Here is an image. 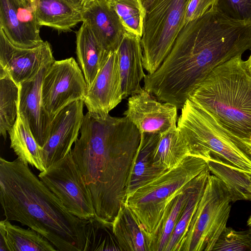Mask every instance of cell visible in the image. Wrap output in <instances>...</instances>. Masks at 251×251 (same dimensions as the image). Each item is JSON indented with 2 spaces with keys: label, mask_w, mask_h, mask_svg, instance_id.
I'll list each match as a JSON object with an SVG mask.
<instances>
[{
  "label": "cell",
  "mask_w": 251,
  "mask_h": 251,
  "mask_svg": "<svg viewBox=\"0 0 251 251\" xmlns=\"http://www.w3.org/2000/svg\"><path fill=\"white\" fill-rule=\"evenodd\" d=\"M80 132L70 153L91 193L96 216L113 223L126 204L141 132L125 116L100 117L88 112Z\"/></svg>",
  "instance_id": "6da1fadb"
},
{
  "label": "cell",
  "mask_w": 251,
  "mask_h": 251,
  "mask_svg": "<svg viewBox=\"0 0 251 251\" xmlns=\"http://www.w3.org/2000/svg\"><path fill=\"white\" fill-rule=\"evenodd\" d=\"M0 201L5 219L40 233L60 251H84L85 226L17 158H0Z\"/></svg>",
  "instance_id": "7a4b0ae2"
},
{
  "label": "cell",
  "mask_w": 251,
  "mask_h": 251,
  "mask_svg": "<svg viewBox=\"0 0 251 251\" xmlns=\"http://www.w3.org/2000/svg\"><path fill=\"white\" fill-rule=\"evenodd\" d=\"M241 57L216 67L188 99L224 128L251 142V77Z\"/></svg>",
  "instance_id": "3957f363"
},
{
  "label": "cell",
  "mask_w": 251,
  "mask_h": 251,
  "mask_svg": "<svg viewBox=\"0 0 251 251\" xmlns=\"http://www.w3.org/2000/svg\"><path fill=\"white\" fill-rule=\"evenodd\" d=\"M176 126L190 155L251 174V142L224 128L189 99L181 109Z\"/></svg>",
  "instance_id": "277c9868"
},
{
  "label": "cell",
  "mask_w": 251,
  "mask_h": 251,
  "mask_svg": "<svg viewBox=\"0 0 251 251\" xmlns=\"http://www.w3.org/2000/svg\"><path fill=\"white\" fill-rule=\"evenodd\" d=\"M207 166L206 160L189 155L174 167L127 196L126 205L146 236L149 251L169 203L187 183Z\"/></svg>",
  "instance_id": "5b68a950"
},
{
  "label": "cell",
  "mask_w": 251,
  "mask_h": 251,
  "mask_svg": "<svg viewBox=\"0 0 251 251\" xmlns=\"http://www.w3.org/2000/svg\"><path fill=\"white\" fill-rule=\"evenodd\" d=\"M189 0H151L146 7L141 45L144 69L153 74L170 52L182 28Z\"/></svg>",
  "instance_id": "8992f818"
},
{
  "label": "cell",
  "mask_w": 251,
  "mask_h": 251,
  "mask_svg": "<svg viewBox=\"0 0 251 251\" xmlns=\"http://www.w3.org/2000/svg\"><path fill=\"white\" fill-rule=\"evenodd\" d=\"M231 202L225 183L210 175L179 251H212L226 227Z\"/></svg>",
  "instance_id": "52a82bcc"
},
{
  "label": "cell",
  "mask_w": 251,
  "mask_h": 251,
  "mask_svg": "<svg viewBox=\"0 0 251 251\" xmlns=\"http://www.w3.org/2000/svg\"><path fill=\"white\" fill-rule=\"evenodd\" d=\"M38 177L71 214L82 220L96 216L91 193L70 152Z\"/></svg>",
  "instance_id": "ba28073f"
},
{
  "label": "cell",
  "mask_w": 251,
  "mask_h": 251,
  "mask_svg": "<svg viewBox=\"0 0 251 251\" xmlns=\"http://www.w3.org/2000/svg\"><path fill=\"white\" fill-rule=\"evenodd\" d=\"M88 87L81 69L73 57L54 61L41 87L42 104L50 117L76 100L84 99Z\"/></svg>",
  "instance_id": "9c48e42d"
},
{
  "label": "cell",
  "mask_w": 251,
  "mask_h": 251,
  "mask_svg": "<svg viewBox=\"0 0 251 251\" xmlns=\"http://www.w3.org/2000/svg\"><path fill=\"white\" fill-rule=\"evenodd\" d=\"M54 61L48 41L33 47H19L13 44L0 28V69L18 85L35 76L43 67Z\"/></svg>",
  "instance_id": "30bf717a"
},
{
  "label": "cell",
  "mask_w": 251,
  "mask_h": 251,
  "mask_svg": "<svg viewBox=\"0 0 251 251\" xmlns=\"http://www.w3.org/2000/svg\"><path fill=\"white\" fill-rule=\"evenodd\" d=\"M83 100H76L60 110L53 118L46 144L41 147L43 164L47 168L66 156L78 139L84 118Z\"/></svg>",
  "instance_id": "8fae6325"
},
{
  "label": "cell",
  "mask_w": 251,
  "mask_h": 251,
  "mask_svg": "<svg viewBox=\"0 0 251 251\" xmlns=\"http://www.w3.org/2000/svg\"><path fill=\"white\" fill-rule=\"evenodd\" d=\"M127 104L124 115L141 133L161 134L176 127V106L159 101L144 88L130 96Z\"/></svg>",
  "instance_id": "7c38bea8"
},
{
  "label": "cell",
  "mask_w": 251,
  "mask_h": 251,
  "mask_svg": "<svg viewBox=\"0 0 251 251\" xmlns=\"http://www.w3.org/2000/svg\"><path fill=\"white\" fill-rule=\"evenodd\" d=\"M123 99L118 55L116 50L111 51L88 88L83 102L88 112L105 117Z\"/></svg>",
  "instance_id": "4fadbf2b"
},
{
  "label": "cell",
  "mask_w": 251,
  "mask_h": 251,
  "mask_svg": "<svg viewBox=\"0 0 251 251\" xmlns=\"http://www.w3.org/2000/svg\"><path fill=\"white\" fill-rule=\"evenodd\" d=\"M34 7L21 0H0V28L14 45L31 48L42 44Z\"/></svg>",
  "instance_id": "5bb4252c"
},
{
  "label": "cell",
  "mask_w": 251,
  "mask_h": 251,
  "mask_svg": "<svg viewBox=\"0 0 251 251\" xmlns=\"http://www.w3.org/2000/svg\"><path fill=\"white\" fill-rule=\"evenodd\" d=\"M51 64L45 66L35 76L19 85L18 113L41 147L48 140L52 120L43 107L41 98L43 80Z\"/></svg>",
  "instance_id": "9a60e30c"
},
{
  "label": "cell",
  "mask_w": 251,
  "mask_h": 251,
  "mask_svg": "<svg viewBox=\"0 0 251 251\" xmlns=\"http://www.w3.org/2000/svg\"><path fill=\"white\" fill-rule=\"evenodd\" d=\"M83 22L89 26L104 50L116 51L125 31L108 0H96L81 9Z\"/></svg>",
  "instance_id": "2e32d148"
},
{
  "label": "cell",
  "mask_w": 251,
  "mask_h": 251,
  "mask_svg": "<svg viewBox=\"0 0 251 251\" xmlns=\"http://www.w3.org/2000/svg\"><path fill=\"white\" fill-rule=\"evenodd\" d=\"M124 99L141 91L144 72L141 38L125 32L116 50Z\"/></svg>",
  "instance_id": "e0dca14e"
},
{
  "label": "cell",
  "mask_w": 251,
  "mask_h": 251,
  "mask_svg": "<svg viewBox=\"0 0 251 251\" xmlns=\"http://www.w3.org/2000/svg\"><path fill=\"white\" fill-rule=\"evenodd\" d=\"M210 175V171L207 166L187 183L169 203L150 251H165L173 230L189 200L200 184L208 178Z\"/></svg>",
  "instance_id": "ac0fdd59"
},
{
  "label": "cell",
  "mask_w": 251,
  "mask_h": 251,
  "mask_svg": "<svg viewBox=\"0 0 251 251\" xmlns=\"http://www.w3.org/2000/svg\"><path fill=\"white\" fill-rule=\"evenodd\" d=\"M109 52L103 49L89 26L82 22L76 32V53L88 88L92 85Z\"/></svg>",
  "instance_id": "d6986e66"
},
{
  "label": "cell",
  "mask_w": 251,
  "mask_h": 251,
  "mask_svg": "<svg viewBox=\"0 0 251 251\" xmlns=\"http://www.w3.org/2000/svg\"><path fill=\"white\" fill-rule=\"evenodd\" d=\"M35 12L39 25L59 32H68L83 22L81 10L65 0H35Z\"/></svg>",
  "instance_id": "ffe728a7"
},
{
  "label": "cell",
  "mask_w": 251,
  "mask_h": 251,
  "mask_svg": "<svg viewBox=\"0 0 251 251\" xmlns=\"http://www.w3.org/2000/svg\"><path fill=\"white\" fill-rule=\"evenodd\" d=\"M159 136V133H141L140 143L130 171L127 196L166 172L153 164L152 152Z\"/></svg>",
  "instance_id": "44dd1931"
},
{
  "label": "cell",
  "mask_w": 251,
  "mask_h": 251,
  "mask_svg": "<svg viewBox=\"0 0 251 251\" xmlns=\"http://www.w3.org/2000/svg\"><path fill=\"white\" fill-rule=\"evenodd\" d=\"M189 155L187 146L176 126L160 134L152 152L153 164L166 171Z\"/></svg>",
  "instance_id": "7402d4cb"
},
{
  "label": "cell",
  "mask_w": 251,
  "mask_h": 251,
  "mask_svg": "<svg viewBox=\"0 0 251 251\" xmlns=\"http://www.w3.org/2000/svg\"><path fill=\"white\" fill-rule=\"evenodd\" d=\"M8 132L10 148L18 158L41 172L44 171L46 169L41 158V147L19 113L14 124Z\"/></svg>",
  "instance_id": "603a6c76"
},
{
  "label": "cell",
  "mask_w": 251,
  "mask_h": 251,
  "mask_svg": "<svg viewBox=\"0 0 251 251\" xmlns=\"http://www.w3.org/2000/svg\"><path fill=\"white\" fill-rule=\"evenodd\" d=\"M113 230L121 251H149L146 237L126 205L114 219Z\"/></svg>",
  "instance_id": "cb8c5ba5"
},
{
  "label": "cell",
  "mask_w": 251,
  "mask_h": 251,
  "mask_svg": "<svg viewBox=\"0 0 251 251\" xmlns=\"http://www.w3.org/2000/svg\"><path fill=\"white\" fill-rule=\"evenodd\" d=\"M19 93V85L0 69V134L4 139L17 117Z\"/></svg>",
  "instance_id": "d4e9b609"
},
{
  "label": "cell",
  "mask_w": 251,
  "mask_h": 251,
  "mask_svg": "<svg viewBox=\"0 0 251 251\" xmlns=\"http://www.w3.org/2000/svg\"><path fill=\"white\" fill-rule=\"evenodd\" d=\"M208 166L210 173L226 185L232 202L238 200L251 201V174L216 161H208Z\"/></svg>",
  "instance_id": "484cf974"
},
{
  "label": "cell",
  "mask_w": 251,
  "mask_h": 251,
  "mask_svg": "<svg viewBox=\"0 0 251 251\" xmlns=\"http://www.w3.org/2000/svg\"><path fill=\"white\" fill-rule=\"evenodd\" d=\"M9 251H55L54 246L35 230L25 229L4 220Z\"/></svg>",
  "instance_id": "4316f807"
},
{
  "label": "cell",
  "mask_w": 251,
  "mask_h": 251,
  "mask_svg": "<svg viewBox=\"0 0 251 251\" xmlns=\"http://www.w3.org/2000/svg\"><path fill=\"white\" fill-rule=\"evenodd\" d=\"M84 251H121L113 230V223L96 216L86 220Z\"/></svg>",
  "instance_id": "83f0119b"
},
{
  "label": "cell",
  "mask_w": 251,
  "mask_h": 251,
  "mask_svg": "<svg viewBox=\"0 0 251 251\" xmlns=\"http://www.w3.org/2000/svg\"><path fill=\"white\" fill-rule=\"evenodd\" d=\"M125 32L142 38L146 9L142 0H108Z\"/></svg>",
  "instance_id": "f1b7e54d"
},
{
  "label": "cell",
  "mask_w": 251,
  "mask_h": 251,
  "mask_svg": "<svg viewBox=\"0 0 251 251\" xmlns=\"http://www.w3.org/2000/svg\"><path fill=\"white\" fill-rule=\"evenodd\" d=\"M208 178L200 184L190 197L173 230L165 251H179L180 246L203 195Z\"/></svg>",
  "instance_id": "f546056e"
},
{
  "label": "cell",
  "mask_w": 251,
  "mask_h": 251,
  "mask_svg": "<svg viewBox=\"0 0 251 251\" xmlns=\"http://www.w3.org/2000/svg\"><path fill=\"white\" fill-rule=\"evenodd\" d=\"M249 226L240 231L226 227L212 251H251V226Z\"/></svg>",
  "instance_id": "4dcf8cb0"
},
{
  "label": "cell",
  "mask_w": 251,
  "mask_h": 251,
  "mask_svg": "<svg viewBox=\"0 0 251 251\" xmlns=\"http://www.w3.org/2000/svg\"><path fill=\"white\" fill-rule=\"evenodd\" d=\"M218 6L232 18L251 22V0H219Z\"/></svg>",
  "instance_id": "1f68e13d"
},
{
  "label": "cell",
  "mask_w": 251,
  "mask_h": 251,
  "mask_svg": "<svg viewBox=\"0 0 251 251\" xmlns=\"http://www.w3.org/2000/svg\"><path fill=\"white\" fill-rule=\"evenodd\" d=\"M219 0H189L184 20V25L199 18L211 8L218 5Z\"/></svg>",
  "instance_id": "d6a6232c"
},
{
  "label": "cell",
  "mask_w": 251,
  "mask_h": 251,
  "mask_svg": "<svg viewBox=\"0 0 251 251\" xmlns=\"http://www.w3.org/2000/svg\"><path fill=\"white\" fill-rule=\"evenodd\" d=\"M0 251H9L7 245L6 231L4 221L0 222Z\"/></svg>",
  "instance_id": "836d02e7"
},
{
  "label": "cell",
  "mask_w": 251,
  "mask_h": 251,
  "mask_svg": "<svg viewBox=\"0 0 251 251\" xmlns=\"http://www.w3.org/2000/svg\"><path fill=\"white\" fill-rule=\"evenodd\" d=\"M75 7L79 9H82V0H65Z\"/></svg>",
  "instance_id": "e575fe53"
},
{
  "label": "cell",
  "mask_w": 251,
  "mask_h": 251,
  "mask_svg": "<svg viewBox=\"0 0 251 251\" xmlns=\"http://www.w3.org/2000/svg\"><path fill=\"white\" fill-rule=\"evenodd\" d=\"M245 68L248 74L251 77V53L248 59L244 61Z\"/></svg>",
  "instance_id": "d590c367"
},
{
  "label": "cell",
  "mask_w": 251,
  "mask_h": 251,
  "mask_svg": "<svg viewBox=\"0 0 251 251\" xmlns=\"http://www.w3.org/2000/svg\"><path fill=\"white\" fill-rule=\"evenodd\" d=\"M26 5L33 6V3L32 0H21Z\"/></svg>",
  "instance_id": "8d00e7d4"
},
{
  "label": "cell",
  "mask_w": 251,
  "mask_h": 251,
  "mask_svg": "<svg viewBox=\"0 0 251 251\" xmlns=\"http://www.w3.org/2000/svg\"><path fill=\"white\" fill-rule=\"evenodd\" d=\"M94 0H82V8Z\"/></svg>",
  "instance_id": "74e56055"
},
{
  "label": "cell",
  "mask_w": 251,
  "mask_h": 251,
  "mask_svg": "<svg viewBox=\"0 0 251 251\" xmlns=\"http://www.w3.org/2000/svg\"><path fill=\"white\" fill-rule=\"evenodd\" d=\"M247 225L248 226H251V215L250 217H249V219L248 220Z\"/></svg>",
  "instance_id": "f35d334b"
},
{
  "label": "cell",
  "mask_w": 251,
  "mask_h": 251,
  "mask_svg": "<svg viewBox=\"0 0 251 251\" xmlns=\"http://www.w3.org/2000/svg\"><path fill=\"white\" fill-rule=\"evenodd\" d=\"M151 1V0H149L148 2L144 4L145 7L149 4V3Z\"/></svg>",
  "instance_id": "ab89813d"
},
{
  "label": "cell",
  "mask_w": 251,
  "mask_h": 251,
  "mask_svg": "<svg viewBox=\"0 0 251 251\" xmlns=\"http://www.w3.org/2000/svg\"><path fill=\"white\" fill-rule=\"evenodd\" d=\"M32 1H33V5H34V4H35V0H32Z\"/></svg>",
  "instance_id": "60d3db41"
}]
</instances>
